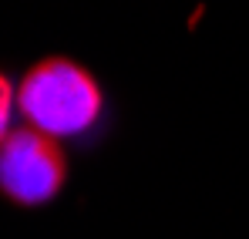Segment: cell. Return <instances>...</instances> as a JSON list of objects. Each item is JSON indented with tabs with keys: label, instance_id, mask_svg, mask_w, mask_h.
Masks as SVG:
<instances>
[{
	"label": "cell",
	"instance_id": "obj_1",
	"mask_svg": "<svg viewBox=\"0 0 249 239\" xmlns=\"http://www.w3.org/2000/svg\"><path fill=\"white\" fill-rule=\"evenodd\" d=\"M17 111L27 128H37L57 142L74 138L101 115V88L81 64L47 57L17 84Z\"/></svg>",
	"mask_w": 249,
	"mask_h": 239
},
{
	"label": "cell",
	"instance_id": "obj_3",
	"mask_svg": "<svg viewBox=\"0 0 249 239\" xmlns=\"http://www.w3.org/2000/svg\"><path fill=\"white\" fill-rule=\"evenodd\" d=\"M14 105H17V91H14V84L0 74V145L7 142V135L14 131L10 128V121H14Z\"/></svg>",
	"mask_w": 249,
	"mask_h": 239
},
{
	"label": "cell",
	"instance_id": "obj_2",
	"mask_svg": "<svg viewBox=\"0 0 249 239\" xmlns=\"http://www.w3.org/2000/svg\"><path fill=\"white\" fill-rule=\"evenodd\" d=\"M68 182V159L57 138L37 128H14L0 145V192L20 205L51 202Z\"/></svg>",
	"mask_w": 249,
	"mask_h": 239
}]
</instances>
